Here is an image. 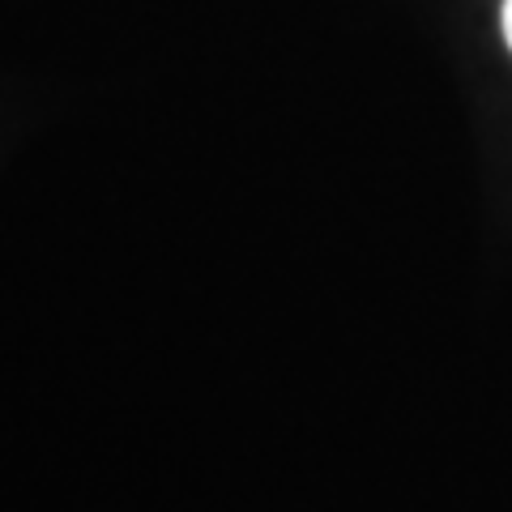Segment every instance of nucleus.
<instances>
[{
    "mask_svg": "<svg viewBox=\"0 0 512 512\" xmlns=\"http://www.w3.org/2000/svg\"><path fill=\"white\" fill-rule=\"evenodd\" d=\"M500 22H504V39L512 47V0H504V13H500Z\"/></svg>",
    "mask_w": 512,
    "mask_h": 512,
    "instance_id": "nucleus-1",
    "label": "nucleus"
}]
</instances>
